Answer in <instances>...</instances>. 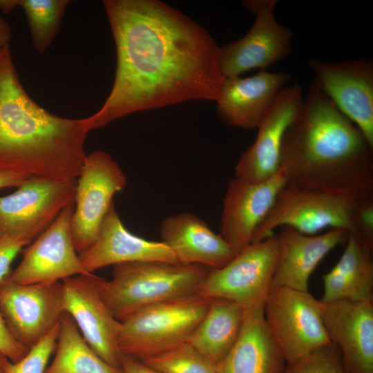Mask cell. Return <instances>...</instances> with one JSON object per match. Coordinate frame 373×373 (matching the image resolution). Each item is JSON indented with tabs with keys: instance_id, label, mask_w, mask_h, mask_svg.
Masks as SVG:
<instances>
[{
	"instance_id": "ba28073f",
	"label": "cell",
	"mask_w": 373,
	"mask_h": 373,
	"mask_svg": "<svg viewBox=\"0 0 373 373\" xmlns=\"http://www.w3.org/2000/svg\"><path fill=\"white\" fill-rule=\"evenodd\" d=\"M278 256V240L274 233L247 245L223 267L211 269L198 294L227 298L245 309L262 305L271 288Z\"/></svg>"
},
{
	"instance_id": "4316f807",
	"label": "cell",
	"mask_w": 373,
	"mask_h": 373,
	"mask_svg": "<svg viewBox=\"0 0 373 373\" xmlns=\"http://www.w3.org/2000/svg\"><path fill=\"white\" fill-rule=\"evenodd\" d=\"M68 0H0V10L10 12L21 7L27 17L32 44L43 54L59 32Z\"/></svg>"
},
{
	"instance_id": "484cf974",
	"label": "cell",
	"mask_w": 373,
	"mask_h": 373,
	"mask_svg": "<svg viewBox=\"0 0 373 373\" xmlns=\"http://www.w3.org/2000/svg\"><path fill=\"white\" fill-rule=\"evenodd\" d=\"M55 354L45 373H122L104 361L87 343L72 317L59 322Z\"/></svg>"
},
{
	"instance_id": "603a6c76",
	"label": "cell",
	"mask_w": 373,
	"mask_h": 373,
	"mask_svg": "<svg viewBox=\"0 0 373 373\" xmlns=\"http://www.w3.org/2000/svg\"><path fill=\"white\" fill-rule=\"evenodd\" d=\"M263 305L245 309L239 336L216 373H284L285 358L269 331Z\"/></svg>"
},
{
	"instance_id": "f1b7e54d",
	"label": "cell",
	"mask_w": 373,
	"mask_h": 373,
	"mask_svg": "<svg viewBox=\"0 0 373 373\" xmlns=\"http://www.w3.org/2000/svg\"><path fill=\"white\" fill-rule=\"evenodd\" d=\"M284 373H347L334 344L316 350L287 363Z\"/></svg>"
},
{
	"instance_id": "d6986e66",
	"label": "cell",
	"mask_w": 373,
	"mask_h": 373,
	"mask_svg": "<svg viewBox=\"0 0 373 373\" xmlns=\"http://www.w3.org/2000/svg\"><path fill=\"white\" fill-rule=\"evenodd\" d=\"M289 78L287 73L265 69L245 78L225 77L216 102L220 119L230 126L257 128Z\"/></svg>"
},
{
	"instance_id": "4dcf8cb0",
	"label": "cell",
	"mask_w": 373,
	"mask_h": 373,
	"mask_svg": "<svg viewBox=\"0 0 373 373\" xmlns=\"http://www.w3.org/2000/svg\"><path fill=\"white\" fill-rule=\"evenodd\" d=\"M351 233L373 246V194L356 198Z\"/></svg>"
},
{
	"instance_id": "f546056e",
	"label": "cell",
	"mask_w": 373,
	"mask_h": 373,
	"mask_svg": "<svg viewBox=\"0 0 373 373\" xmlns=\"http://www.w3.org/2000/svg\"><path fill=\"white\" fill-rule=\"evenodd\" d=\"M59 328V323L23 358L15 363L9 361L3 373H45L49 358L55 350Z\"/></svg>"
},
{
	"instance_id": "836d02e7",
	"label": "cell",
	"mask_w": 373,
	"mask_h": 373,
	"mask_svg": "<svg viewBox=\"0 0 373 373\" xmlns=\"http://www.w3.org/2000/svg\"><path fill=\"white\" fill-rule=\"evenodd\" d=\"M121 370L122 373H161L142 361L125 354H122Z\"/></svg>"
},
{
	"instance_id": "cb8c5ba5",
	"label": "cell",
	"mask_w": 373,
	"mask_h": 373,
	"mask_svg": "<svg viewBox=\"0 0 373 373\" xmlns=\"http://www.w3.org/2000/svg\"><path fill=\"white\" fill-rule=\"evenodd\" d=\"M346 241L338 261L322 276L323 303L372 299L373 246L351 233Z\"/></svg>"
},
{
	"instance_id": "5bb4252c",
	"label": "cell",
	"mask_w": 373,
	"mask_h": 373,
	"mask_svg": "<svg viewBox=\"0 0 373 373\" xmlns=\"http://www.w3.org/2000/svg\"><path fill=\"white\" fill-rule=\"evenodd\" d=\"M314 84L362 132L373 146V62L308 60Z\"/></svg>"
},
{
	"instance_id": "8fae6325",
	"label": "cell",
	"mask_w": 373,
	"mask_h": 373,
	"mask_svg": "<svg viewBox=\"0 0 373 373\" xmlns=\"http://www.w3.org/2000/svg\"><path fill=\"white\" fill-rule=\"evenodd\" d=\"M0 312L13 336L30 350L64 313L62 283L21 285L8 276L0 281Z\"/></svg>"
},
{
	"instance_id": "8992f818",
	"label": "cell",
	"mask_w": 373,
	"mask_h": 373,
	"mask_svg": "<svg viewBox=\"0 0 373 373\" xmlns=\"http://www.w3.org/2000/svg\"><path fill=\"white\" fill-rule=\"evenodd\" d=\"M357 198L287 184L256 229L251 243L265 239L275 229L284 226L307 235L332 229L352 233Z\"/></svg>"
},
{
	"instance_id": "e575fe53",
	"label": "cell",
	"mask_w": 373,
	"mask_h": 373,
	"mask_svg": "<svg viewBox=\"0 0 373 373\" xmlns=\"http://www.w3.org/2000/svg\"><path fill=\"white\" fill-rule=\"evenodd\" d=\"M30 177L0 171V189L8 187H19Z\"/></svg>"
},
{
	"instance_id": "d590c367",
	"label": "cell",
	"mask_w": 373,
	"mask_h": 373,
	"mask_svg": "<svg viewBox=\"0 0 373 373\" xmlns=\"http://www.w3.org/2000/svg\"><path fill=\"white\" fill-rule=\"evenodd\" d=\"M11 37L12 31L9 23L0 15V52L9 46Z\"/></svg>"
},
{
	"instance_id": "5b68a950",
	"label": "cell",
	"mask_w": 373,
	"mask_h": 373,
	"mask_svg": "<svg viewBox=\"0 0 373 373\" xmlns=\"http://www.w3.org/2000/svg\"><path fill=\"white\" fill-rule=\"evenodd\" d=\"M209 303L210 298L197 294L134 312L120 321V352L142 361L188 342Z\"/></svg>"
},
{
	"instance_id": "83f0119b",
	"label": "cell",
	"mask_w": 373,
	"mask_h": 373,
	"mask_svg": "<svg viewBox=\"0 0 373 373\" xmlns=\"http://www.w3.org/2000/svg\"><path fill=\"white\" fill-rule=\"evenodd\" d=\"M142 361L161 373H216L217 372V364L195 349L188 342Z\"/></svg>"
},
{
	"instance_id": "3957f363",
	"label": "cell",
	"mask_w": 373,
	"mask_h": 373,
	"mask_svg": "<svg viewBox=\"0 0 373 373\" xmlns=\"http://www.w3.org/2000/svg\"><path fill=\"white\" fill-rule=\"evenodd\" d=\"M87 134L82 119L57 116L32 99L6 46L0 52V171L76 180Z\"/></svg>"
},
{
	"instance_id": "7a4b0ae2",
	"label": "cell",
	"mask_w": 373,
	"mask_h": 373,
	"mask_svg": "<svg viewBox=\"0 0 373 373\" xmlns=\"http://www.w3.org/2000/svg\"><path fill=\"white\" fill-rule=\"evenodd\" d=\"M280 170L291 186L373 194V146L314 84L285 133Z\"/></svg>"
},
{
	"instance_id": "9a60e30c",
	"label": "cell",
	"mask_w": 373,
	"mask_h": 373,
	"mask_svg": "<svg viewBox=\"0 0 373 373\" xmlns=\"http://www.w3.org/2000/svg\"><path fill=\"white\" fill-rule=\"evenodd\" d=\"M74 203L66 206L54 221L27 247L8 278L28 285L63 280L88 274L77 252L71 232Z\"/></svg>"
},
{
	"instance_id": "277c9868",
	"label": "cell",
	"mask_w": 373,
	"mask_h": 373,
	"mask_svg": "<svg viewBox=\"0 0 373 373\" xmlns=\"http://www.w3.org/2000/svg\"><path fill=\"white\" fill-rule=\"evenodd\" d=\"M210 269L160 261L117 264L110 280L101 279V295L115 318L122 321L146 307L197 294Z\"/></svg>"
},
{
	"instance_id": "52a82bcc",
	"label": "cell",
	"mask_w": 373,
	"mask_h": 373,
	"mask_svg": "<svg viewBox=\"0 0 373 373\" xmlns=\"http://www.w3.org/2000/svg\"><path fill=\"white\" fill-rule=\"evenodd\" d=\"M322 302L308 291L271 287L263 305L267 327L287 363L332 345L321 315Z\"/></svg>"
},
{
	"instance_id": "44dd1931",
	"label": "cell",
	"mask_w": 373,
	"mask_h": 373,
	"mask_svg": "<svg viewBox=\"0 0 373 373\" xmlns=\"http://www.w3.org/2000/svg\"><path fill=\"white\" fill-rule=\"evenodd\" d=\"M347 236L348 231L343 229L307 235L281 227L277 234L278 256L271 287L308 291L313 271L331 250L347 240Z\"/></svg>"
},
{
	"instance_id": "7402d4cb",
	"label": "cell",
	"mask_w": 373,
	"mask_h": 373,
	"mask_svg": "<svg viewBox=\"0 0 373 373\" xmlns=\"http://www.w3.org/2000/svg\"><path fill=\"white\" fill-rule=\"evenodd\" d=\"M160 233L162 242L181 264L218 269L236 256L220 234L213 232L203 220L191 213L164 219Z\"/></svg>"
},
{
	"instance_id": "e0dca14e",
	"label": "cell",
	"mask_w": 373,
	"mask_h": 373,
	"mask_svg": "<svg viewBox=\"0 0 373 373\" xmlns=\"http://www.w3.org/2000/svg\"><path fill=\"white\" fill-rule=\"evenodd\" d=\"M323 322L347 373H373V298L323 303Z\"/></svg>"
},
{
	"instance_id": "30bf717a",
	"label": "cell",
	"mask_w": 373,
	"mask_h": 373,
	"mask_svg": "<svg viewBox=\"0 0 373 373\" xmlns=\"http://www.w3.org/2000/svg\"><path fill=\"white\" fill-rule=\"evenodd\" d=\"M76 180L31 177L12 193L0 197V230L30 245L68 204Z\"/></svg>"
},
{
	"instance_id": "6da1fadb",
	"label": "cell",
	"mask_w": 373,
	"mask_h": 373,
	"mask_svg": "<svg viewBox=\"0 0 373 373\" xmlns=\"http://www.w3.org/2000/svg\"><path fill=\"white\" fill-rule=\"evenodd\" d=\"M117 66L102 106L86 131L135 112L191 100L217 102L224 77L216 41L203 26L158 0L102 1Z\"/></svg>"
},
{
	"instance_id": "2e32d148",
	"label": "cell",
	"mask_w": 373,
	"mask_h": 373,
	"mask_svg": "<svg viewBox=\"0 0 373 373\" xmlns=\"http://www.w3.org/2000/svg\"><path fill=\"white\" fill-rule=\"evenodd\" d=\"M304 103L300 85L294 84L280 90L257 128L254 142L240 157L235 168L236 178L259 183L270 180L280 171L285 133L301 113Z\"/></svg>"
},
{
	"instance_id": "d6a6232c",
	"label": "cell",
	"mask_w": 373,
	"mask_h": 373,
	"mask_svg": "<svg viewBox=\"0 0 373 373\" xmlns=\"http://www.w3.org/2000/svg\"><path fill=\"white\" fill-rule=\"evenodd\" d=\"M28 351L13 336L0 312V354L15 363L23 358Z\"/></svg>"
},
{
	"instance_id": "7c38bea8",
	"label": "cell",
	"mask_w": 373,
	"mask_h": 373,
	"mask_svg": "<svg viewBox=\"0 0 373 373\" xmlns=\"http://www.w3.org/2000/svg\"><path fill=\"white\" fill-rule=\"evenodd\" d=\"M277 0H246L243 5L255 15V21L241 39L231 41L220 50L223 76H240L254 68L265 69L291 52L294 33L275 18Z\"/></svg>"
},
{
	"instance_id": "ac0fdd59",
	"label": "cell",
	"mask_w": 373,
	"mask_h": 373,
	"mask_svg": "<svg viewBox=\"0 0 373 373\" xmlns=\"http://www.w3.org/2000/svg\"><path fill=\"white\" fill-rule=\"evenodd\" d=\"M287 185L281 170L270 180L252 183L237 178L229 182L220 218V235L236 255L251 243L254 233Z\"/></svg>"
},
{
	"instance_id": "8d00e7d4",
	"label": "cell",
	"mask_w": 373,
	"mask_h": 373,
	"mask_svg": "<svg viewBox=\"0 0 373 373\" xmlns=\"http://www.w3.org/2000/svg\"><path fill=\"white\" fill-rule=\"evenodd\" d=\"M9 361L6 356L0 354V373H3L6 366Z\"/></svg>"
},
{
	"instance_id": "9c48e42d",
	"label": "cell",
	"mask_w": 373,
	"mask_h": 373,
	"mask_svg": "<svg viewBox=\"0 0 373 373\" xmlns=\"http://www.w3.org/2000/svg\"><path fill=\"white\" fill-rule=\"evenodd\" d=\"M127 184L125 173L112 157L102 151L86 155L76 180L71 232L80 254L96 240L114 195Z\"/></svg>"
},
{
	"instance_id": "ffe728a7",
	"label": "cell",
	"mask_w": 373,
	"mask_h": 373,
	"mask_svg": "<svg viewBox=\"0 0 373 373\" xmlns=\"http://www.w3.org/2000/svg\"><path fill=\"white\" fill-rule=\"evenodd\" d=\"M79 256L89 274L106 266L125 262L179 263L163 242L148 240L129 232L122 222L114 204L108 211L95 242Z\"/></svg>"
},
{
	"instance_id": "4fadbf2b",
	"label": "cell",
	"mask_w": 373,
	"mask_h": 373,
	"mask_svg": "<svg viewBox=\"0 0 373 373\" xmlns=\"http://www.w3.org/2000/svg\"><path fill=\"white\" fill-rule=\"evenodd\" d=\"M101 279L88 274L63 280V309L72 317L91 348L107 363L121 369L122 354L118 347L120 321L102 297Z\"/></svg>"
},
{
	"instance_id": "d4e9b609",
	"label": "cell",
	"mask_w": 373,
	"mask_h": 373,
	"mask_svg": "<svg viewBox=\"0 0 373 373\" xmlns=\"http://www.w3.org/2000/svg\"><path fill=\"white\" fill-rule=\"evenodd\" d=\"M245 309L231 300L210 298L209 308L188 343L218 364L236 343Z\"/></svg>"
},
{
	"instance_id": "1f68e13d",
	"label": "cell",
	"mask_w": 373,
	"mask_h": 373,
	"mask_svg": "<svg viewBox=\"0 0 373 373\" xmlns=\"http://www.w3.org/2000/svg\"><path fill=\"white\" fill-rule=\"evenodd\" d=\"M28 243L0 230V281L10 274V265Z\"/></svg>"
}]
</instances>
